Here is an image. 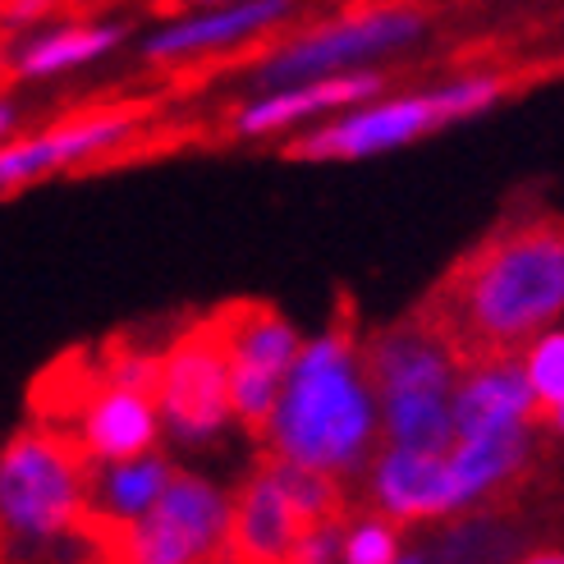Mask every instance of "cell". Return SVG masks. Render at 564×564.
Instances as JSON below:
<instances>
[{"mask_svg":"<svg viewBox=\"0 0 564 564\" xmlns=\"http://www.w3.org/2000/svg\"><path fill=\"white\" fill-rule=\"evenodd\" d=\"M258 441L271 459L317 468L335 482L362 477L381 445V427L377 394L362 368V335L349 322L303 335Z\"/></svg>","mask_w":564,"mask_h":564,"instance_id":"obj_1","label":"cell"},{"mask_svg":"<svg viewBox=\"0 0 564 564\" xmlns=\"http://www.w3.org/2000/svg\"><path fill=\"white\" fill-rule=\"evenodd\" d=\"M564 313V230L555 220H528L496 230L445 285V335L473 354H514Z\"/></svg>","mask_w":564,"mask_h":564,"instance_id":"obj_2","label":"cell"},{"mask_svg":"<svg viewBox=\"0 0 564 564\" xmlns=\"http://www.w3.org/2000/svg\"><path fill=\"white\" fill-rule=\"evenodd\" d=\"M510 74L500 69H459L427 88H381L377 97L358 101L340 116L285 138V156L303 165H362L394 156L422 138L459 129L491 116L510 97Z\"/></svg>","mask_w":564,"mask_h":564,"instance_id":"obj_3","label":"cell"},{"mask_svg":"<svg viewBox=\"0 0 564 564\" xmlns=\"http://www.w3.org/2000/svg\"><path fill=\"white\" fill-rule=\"evenodd\" d=\"M93 514V459L51 422L0 445V564H61Z\"/></svg>","mask_w":564,"mask_h":564,"instance_id":"obj_4","label":"cell"},{"mask_svg":"<svg viewBox=\"0 0 564 564\" xmlns=\"http://www.w3.org/2000/svg\"><path fill=\"white\" fill-rule=\"evenodd\" d=\"M432 23L436 14L427 6H417V0H362V6L285 28V33H275L252 55L248 93L303 83V78L386 69L390 61H400V55L427 42Z\"/></svg>","mask_w":564,"mask_h":564,"instance_id":"obj_5","label":"cell"},{"mask_svg":"<svg viewBox=\"0 0 564 564\" xmlns=\"http://www.w3.org/2000/svg\"><path fill=\"white\" fill-rule=\"evenodd\" d=\"M362 368L377 394L381 445L449 449V390L464 368L459 345L432 313L390 322L362 340Z\"/></svg>","mask_w":564,"mask_h":564,"instance_id":"obj_6","label":"cell"},{"mask_svg":"<svg viewBox=\"0 0 564 564\" xmlns=\"http://www.w3.org/2000/svg\"><path fill=\"white\" fill-rule=\"evenodd\" d=\"M156 124L152 106H93L42 129H14L0 143V203L19 197L33 184L88 171L110 156L138 148Z\"/></svg>","mask_w":564,"mask_h":564,"instance_id":"obj_7","label":"cell"},{"mask_svg":"<svg viewBox=\"0 0 564 564\" xmlns=\"http://www.w3.org/2000/svg\"><path fill=\"white\" fill-rule=\"evenodd\" d=\"M152 404L161 417V436H171L175 445H188V449H203L235 427L230 372H225L216 322L193 326L161 349Z\"/></svg>","mask_w":564,"mask_h":564,"instance_id":"obj_8","label":"cell"},{"mask_svg":"<svg viewBox=\"0 0 564 564\" xmlns=\"http://www.w3.org/2000/svg\"><path fill=\"white\" fill-rule=\"evenodd\" d=\"M303 0H235V6H188L152 23L138 37V61L156 69H193L225 55L267 46L299 19Z\"/></svg>","mask_w":564,"mask_h":564,"instance_id":"obj_9","label":"cell"},{"mask_svg":"<svg viewBox=\"0 0 564 564\" xmlns=\"http://www.w3.org/2000/svg\"><path fill=\"white\" fill-rule=\"evenodd\" d=\"M216 335L230 372V417L248 436H262L280 381L303 345V330L267 303H235L216 317Z\"/></svg>","mask_w":564,"mask_h":564,"instance_id":"obj_10","label":"cell"},{"mask_svg":"<svg viewBox=\"0 0 564 564\" xmlns=\"http://www.w3.org/2000/svg\"><path fill=\"white\" fill-rule=\"evenodd\" d=\"M390 88L386 69H362V74H335V78H303V83H280V88H258L248 93L230 116L225 129L239 143H271V138H294L313 129L340 110L377 97Z\"/></svg>","mask_w":564,"mask_h":564,"instance_id":"obj_11","label":"cell"},{"mask_svg":"<svg viewBox=\"0 0 564 564\" xmlns=\"http://www.w3.org/2000/svg\"><path fill=\"white\" fill-rule=\"evenodd\" d=\"M362 491L372 500V514L390 523H436L459 519L464 500L449 473L445 449H404V445H377V455L362 468Z\"/></svg>","mask_w":564,"mask_h":564,"instance_id":"obj_12","label":"cell"},{"mask_svg":"<svg viewBox=\"0 0 564 564\" xmlns=\"http://www.w3.org/2000/svg\"><path fill=\"white\" fill-rule=\"evenodd\" d=\"M133 28L124 19H51L42 28L10 37L6 69L14 83H61L69 74L97 69L116 51H124Z\"/></svg>","mask_w":564,"mask_h":564,"instance_id":"obj_13","label":"cell"},{"mask_svg":"<svg viewBox=\"0 0 564 564\" xmlns=\"http://www.w3.org/2000/svg\"><path fill=\"white\" fill-rule=\"evenodd\" d=\"M299 510L280 491L271 464L252 468L230 496V532H225V564H294L303 542Z\"/></svg>","mask_w":564,"mask_h":564,"instance_id":"obj_14","label":"cell"},{"mask_svg":"<svg viewBox=\"0 0 564 564\" xmlns=\"http://www.w3.org/2000/svg\"><path fill=\"white\" fill-rule=\"evenodd\" d=\"M449 427L459 436H491L514 427H538L532 394L514 354H473L449 390Z\"/></svg>","mask_w":564,"mask_h":564,"instance_id":"obj_15","label":"cell"},{"mask_svg":"<svg viewBox=\"0 0 564 564\" xmlns=\"http://www.w3.org/2000/svg\"><path fill=\"white\" fill-rule=\"evenodd\" d=\"M538 449H542V427H514V432L449 441L445 459H449V473H455L464 514L487 510L491 500L510 496L523 477L538 468Z\"/></svg>","mask_w":564,"mask_h":564,"instance_id":"obj_16","label":"cell"},{"mask_svg":"<svg viewBox=\"0 0 564 564\" xmlns=\"http://www.w3.org/2000/svg\"><path fill=\"white\" fill-rule=\"evenodd\" d=\"M171 477H175V464L161 449L116 459V464H93V514L116 519V523L143 519Z\"/></svg>","mask_w":564,"mask_h":564,"instance_id":"obj_17","label":"cell"},{"mask_svg":"<svg viewBox=\"0 0 564 564\" xmlns=\"http://www.w3.org/2000/svg\"><path fill=\"white\" fill-rule=\"evenodd\" d=\"M514 362H519L523 386L532 394L538 427L560 432V417H564V330L546 326L542 335H532L528 345L514 349Z\"/></svg>","mask_w":564,"mask_h":564,"instance_id":"obj_18","label":"cell"},{"mask_svg":"<svg viewBox=\"0 0 564 564\" xmlns=\"http://www.w3.org/2000/svg\"><path fill=\"white\" fill-rule=\"evenodd\" d=\"M271 473L285 500L299 510L303 523H345L349 519V505H345V482H335V477L317 473V468H299V464H285V459H271Z\"/></svg>","mask_w":564,"mask_h":564,"instance_id":"obj_19","label":"cell"},{"mask_svg":"<svg viewBox=\"0 0 564 564\" xmlns=\"http://www.w3.org/2000/svg\"><path fill=\"white\" fill-rule=\"evenodd\" d=\"M340 560L345 564H390L400 560V523L381 514H362L340 532Z\"/></svg>","mask_w":564,"mask_h":564,"instance_id":"obj_20","label":"cell"},{"mask_svg":"<svg viewBox=\"0 0 564 564\" xmlns=\"http://www.w3.org/2000/svg\"><path fill=\"white\" fill-rule=\"evenodd\" d=\"M156 368H161V349L148 345H110L97 362V377L110 386H124L138 394H152L156 390Z\"/></svg>","mask_w":564,"mask_h":564,"instance_id":"obj_21","label":"cell"},{"mask_svg":"<svg viewBox=\"0 0 564 564\" xmlns=\"http://www.w3.org/2000/svg\"><path fill=\"white\" fill-rule=\"evenodd\" d=\"M55 10H61V0H0V28H6L10 37H19L28 28L51 23Z\"/></svg>","mask_w":564,"mask_h":564,"instance_id":"obj_22","label":"cell"},{"mask_svg":"<svg viewBox=\"0 0 564 564\" xmlns=\"http://www.w3.org/2000/svg\"><path fill=\"white\" fill-rule=\"evenodd\" d=\"M14 129H23V101L14 93L0 88V143H6Z\"/></svg>","mask_w":564,"mask_h":564,"instance_id":"obj_23","label":"cell"},{"mask_svg":"<svg viewBox=\"0 0 564 564\" xmlns=\"http://www.w3.org/2000/svg\"><path fill=\"white\" fill-rule=\"evenodd\" d=\"M519 564H564V555H560V551H532V555H523Z\"/></svg>","mask_w":564,"mask_h":564,"instance_id":"obj_24","label":"cell"},{"mask_svg":"<svg viewBox=\"0 0 564 564\" xmlns=\"http://www.w3.org/2000/svg\"><path fill=\"white\" fill-rule=\"evenodd\" d=\"M184 6H235V0H184Z\"/></svg>","mask_w":564,"mask_h":564,"instance_id":"obj_25","label":"cell"},{"mask_svg":"<svg viewBox=\"0 0 564 564\" xmlns=\"http://www.w3.org/2000/svg\"><path fill=\"white\" fill-rule=\"evenodd\" d=\"M390 564H422V560H417V555H409V560L400 555V560H390Z\"/></svg>","mask_w":564,"mask_h":564,"instance_id":"obj_26","label":"cell"}]
</instances>
